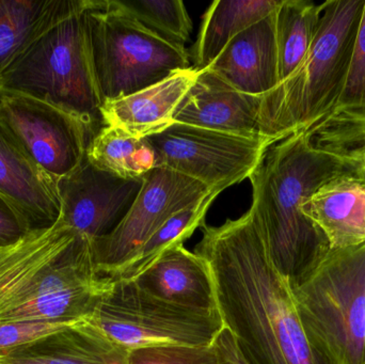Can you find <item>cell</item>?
Instances as JSON below:
<instances>
[{
    "instance_id": "cell-1",
    "label": "cell",
    "mask_w": 365,
    "mask_h": 364,
    "mask_svg": "<svg viewBox=\"0 0 365 364\" xmlns=\"http://www.w3.org/2000/svg\"><path fill=\"white\" fill-rule=\"evenodd\" d=\"M201 230L195 252L210 266L221 318L249 364H336L309 339L251 207Z\"/></svg>"
},
{
    "instance_id": "cell-2",
    "label": "cell",
    "mask_w": 365,
    "mask_h": 364,
    "mask_svg": "<svg viewBox=\"0 0 365 364\" xmlns=\"http://www.w3.org/2000/svg\"><path fill=\"white\" fill-rule=\"evenodd\" d=\"M342 162L313 145L307 130L272 143L249 180L257 224L279 273L291 288L304 281L331 245L302 211L304 203L339 175Z\"/></svg>"
},
{
    "instance_id": "cell-3",
    "label": "cell",
    "mask_w": 365,
    "mask_h": 364,
    "mask_svg": "<svg viewBox=\"0 0 365 364\" xmlns=\"http://www.w3.org/2000/svg\"><path fill=\"white\" fill-rule=\"evenodd\" d=\"M365 0L324 2L319 29L304 63L262 98L259 132L272 142L304 132L339 104L353 56Z\"/></svg>"
},
{
    "instance_id": "cell-4",
    "label": "cell",
    "mask_w": 365,
    "mask_h": 364,
    "mask_svg": "<svg viewBox=\"0 0 365 364\" xmlns=\"http://www.w3.org/2000/svg\"><path fill=\"white\" fill-rule=\"evenodd\" d=\"M86 11L45 32L19 56L0 78V92L57 107L78 120L92 139L104 123Z\"/></svg>"
},
{
    "instance_id": "cell-5",
    "label": "cell",
    "mask_w": 365,
    "mask_h": 364,
    "mask_svg": "<svg viewBox=\"0 0 365 364\" xmlns=\"http://www.w3.org/2000/svg\"><path fill=\"white\" fill-rule=\"evenodd\" d=\"M93 241L58 220L0 247V324L53 293L98 284Z\"/></svg>"
},
{
    "instance_id": "cell-6",
    "label": "cell",
    "mask_w": 365,
    "mask_h": 364,
    "mask_svg": "<svg viewBox=\"0 0 365 364\" xmlns=\"http://www.w3.org/2000/svg\"><path fill=\"white\" fill-rule=\"evenodd\" d=\"M292 290L309 339L336 364H365V243L330 250Z\"/></svg>"
},
{
    "instance_id": "cell-7",
    "label": "cell",
    "mask_w": 365,
    "mask_h": 364,
    "mask_svg": "<svg viewBox=\"0 0 365 364\" xmlns=\"http://www.w3.org/2000/svg\"><path fill=\"white\" fill-rule=\"evenodd\" d=\"M86 15L103 103L130 95L190 68L185 46L145 27L113 0H91Z\"/></svg>"
},
{
    "instance_id": "cell-8",
    "label": "cell",
    "mask_w": 365,
    "mask_h": 364,
    "mask_svg": "<svg viewBox=\"0 0 365 364\" xmlns=\"http://www.w3.org/2000/svg\"><path fill=\"white\" fill-rule=\"evenodd\" d=\"M128 350L154 346H210L225 328L219 310H200L163 301L134 281H115L93 318Z\"/></svg>"
},
{
    "instance_id": "cell-9",
    "label": "cell",
    "mask_w": 365,
    "mask_h": 364,
    "mask_svg": "<svg viewBox=\"0 0 365 364\" xmlns=\"http://www.w3.org/2000/svg\"><path fill=\"white\" fill-rule=\"evenodd\" d=\"M145 139L155 151L160 166L220 192L249 179L274 143L175 122Z\"/></svg>"
},
{
    "instance_id": "cell-10",
    "label": "cell",
    "mask_w": 365,
    "mask_h": 364,
    "mask_svg": "<svg viewBox=\"0 0 365 364\" xmlns=\"http://www.w3.org/2000/svg\"><path fill=\"white\" fill-rule=\"evenodd\" d=\"M143 180L138 197L119 226L93 241L96 266L102 277L113 280L160 227L212 192L201 182L163 166L145 173Z\"/></svg>"
},
{
    "instance_id": "cell-11",
    "label": "cell",
    "mask_w": 365,
    "mask_h": 364,
    "mask_svg": "<svg viewBox=\"0 0 365 364\" xmlns=\"http://www.w3.org/2000/svg\"><path fill=\"white\" fill-rule=\"evenodd\" d=\"M0 117L34 162L55 180L81 164L91 140L78 120L29 96L0 92Z\"/></svg>"
},
{
    "instance_id": "cell-12",
    "label": "cell",
    "mask_w": 365,
    "mask_h": 364,
    "mask_svg": "<svg viewBox=\"0 0 365 364\" xmlns=\"http://www.w3.org/2000/svg\"><path fill=\"white\" fill-rule=\"evenodd\" d=\"M143 185V177H118L85 155L72 172L57 180L60 219L92 241L106 236L125 217Z\"/></svg>"
},
{
    "instance_id": "cell-13",
    "label": "cell",
    "mask_w": 365,
    "mask_h": 364,
    "mask_svg": "<svg viewBox=\"0 0 365 364\" xmlns=\"http://www.w3.org/2000/svg\"><path fill=\"white\" fill-rule=\"evenodd\" d=\"M0 194L21 214L30 231L51 228L59 220L57 180L34 162L1 117Z\"/></svg>"
},
{
    "instance_id": "cell-14",
    "label": "cell",
    "mask_w": 365,
    "mask_h": 364,
    "mask_svg": "<svg viewBox=\"0 0 365 364\" xmlns=\"http://www.w3.org/2000/svg\"><path fill=\"white\" fill-rule=\"evenodd\" d=\"M262 98L237 91L210 71H200L175 111V122L247 138H263L257 122Z\"/></svg>"
},
{
    "instance_id": "cell-15",
    "label": "cell",
    "mask_w": 365,
    "mask_h": 364,
    "mask_svg": "<svg viewBox=\"0 0 365 364\" xmlns=\"http://www.w3.org/2000/svg\"><path fill=\"white\" fill-rule=\"evenodd\" d=\"M205 70L250 95L264 96L278 87L276 11L232 38Z\"/></svg>"
},
{
    "instance_id": "cell-16",
    "label": "cell",
    "mask_w": 365,
    "mask_h": 364,
    "mask_svg": "<svg viewBox=\"0 0 365 364\" xmlns=\"http://www.w3.org/2000/svg\"><path fill=\"white\" fill-rule=\"evenodd\" d=\"M197 75L190 66L130 95L106 100L101 106L103 123L137 138L163 132L175 123V111Z\"/></svg>"
},
{
    "instance_id": "cell-17",
    "label": "cell",
    "mask_w": 365,
    "mask_h": 364,
    "mask_svg": "<svg viewBox=\"0 0 365 364\" xmlns=\"http://www.w3.org/2000/svg\"><path fill=\"white\" fill-rule=\"evenodd\" d=\"M134 281L163 301L200 310H218L214 280L207 262L184 245L165 252Z\"/></svg>"
},
{
    "instance_id": "cell-18",
    "label": "cell",
    "mask_w": 365,
    "mask_h": 364,
    "mask_svg": "<svg viewBox=\"0 0 365 364\" xmlns=\"http://www.w3.org/2000/svg\"><path fill=\"white\" fill-rule=\"evenodd\" d=\"M128 356L130 350L86 318L0 358V364H130Z\"/></svg>"
},
{
    "instance_id": "cell-19",
    "label": "cell",
    "mask_w": 365,
    "mask_h": 364,
    "mask_svg": "<svg viewBox=\"0 0 365 364\" xmlns=\"http://www.w3.org/2000/svg\"><path fill=\"white\" fill-rule=\"evenodd\" d=\"M91 0H0V78L40 36Z\"/></svg>"
},
{
    "instance_id": "cell-20",
    "label": "cell",
    "mask_w": 365,
    "mask_h": 364,
    "mask_svg": "<svg viewBox=\"0 0 365 364\" xmlns=\"http://www.w3.org/2000/svg\"><path fill=\"white\" fill-rule=\"evenodd\" d=\"M331 249L365 243V185L346 173L319 187L302 205Z\"/></svg>"
},
{
    "instance_id": "cell-21",
    "label": "cell",
    "mask_w": 365,
    "mask_h": 364,
    "mask_svg": "<svg viewBox=\"0 0 365 364\" xmlns=\"http://www.w3.org/2000/svg\"><path fill=\"white\" fill-rule=\"evenodd\" d=\"M282 0H217L203 15L192 48V68L205 70L227 43L247 28L277 10Z\"/></svg>"
},
{
    "instance_id": "cell-22",
    "label": "cell",
    "mask_w": 365,
    "mask_h": 364,
    "mask_svg": "<svg viewBox=\"0 0 365 364\" xmlns=\"http://www.w3.org/2000/svg\"><path fill=\"white\" fill-rule=\"evenodd\" d=\"M323 6L324 2L282 0L277 9L279 85L304 63L317 36Z\"/></svg>"
},
{
    "instance_id": "cell-23",
    "label": "cell",
    "mask_w": 365,
    "mask_h": 364,
    "mask_svg": "<svg viewBox=\"0 0 365 364\" xmlns=\"http://www.w3.org/2000/svg\"><path fill=\"white\" fill-rule=\"evenodd\" d=\"M88 160L98 168L124 179H140L160 166L145 138H137L113 126L104 125L90 140Z\"/></svg>"
},
{
    "instance_id": "cell-24",
    "label": "cell",
    "mask_w": 365,
    "mask_h": 364,
    "mask_svg": "<svg viewBox=\"0 0 365 364\" xmlns=\"http://www.w3.org/2000/svg\"><path fill=\"white\" fill-rule=\"evenodd\" d=\"M219 194L220 192L218 190H212L205 198L175 214L145 241L137 256L113 280L130 281L136 279L150 269L165 252L178 246L184 245L185 241L192 236L195 231L205 224L206 213Z\"/></svg>"
},
{
    "instance_id": "cell-25",
    "label": "cell",
    "mask_w": 365,
    "mask_h": 364,
    "mask_svg": "<svg viewBox=\"0 0 365 364\" xmlns=\"http://www.w3.org/2000/svg\"><path fill=\"white\" fill-rule=\"evenodd\" d=\"M313 145L336 156L344 172L365 185V117L332 113L307 130Z\"/></svg>"
},
{
    "instance_id": "cell-26",
    "label": "cell",
    "mask_w": 365,
    "mask_h": 364,
    "mask_svg": "<svg viewBox=\"0 0 365 364\" xmlns=\"http://www.w3.org/2000/svg\"><path fill=\"white\" fill-rule=\"evenodd\" d=\"M145 27L184 46L190 38L192 21L181 0H113Z\"/></svg>"
},
{
    "instance_id": "cell-27",
    "label": "cell",
    "mask_w": 365,
    "mask_h": 364,
    "mask_svg": "<svg viewBox=\"0 0 365 364\" xmlns=\"http://www.w3.org/2000/svg\"><path fill=\"white\" fill-rule=\"evenodd\" d=\"M332 113L365 117V6L354 45L346 83L339 104Z\"/></svg>"
},
{
    "instance_id": "cell-28",
    "label": "cell",
    "mask_w": 365,
    "mask_h": 364,
    "mask_svg": "<svg viewBox=\"0 0 365 364\" xmlns=\"http://www.w3.org/2000/svg\"><path fill=\"white\" fill-rule=\"evenodd\" d=\"M130 364H219L210 346H154L130 350Z\"/></svg>"
},
{
    "instance_id": "cell-29",
    "label": "cell",
    "mask_w": 365,
    "mask_h": 364,
    "mask_svg": "<svg viewBox=\"0 0 365 364\" xmlns=\"http://www.w3.org/2000/svg\"><path fill=\"white\" fill-rule=\"evenodd\" d=\"M78 321L72 322H13L0 324V358L64 331Z\"/></svg>"
},
{
    "instance_id": "cell-30",
    "label": "cell",
    "mask_w": 365,
    "mask_h": 364,
    "mask_svg": "<svg viewBox=\"0 0 365 364\" xmlns=\"http://www.w3.org/2000/svg\"><path fill=\"white\" fill-rule=\"evenodd\" d=\"M30 232L17 209L0 194V247L19 241Z\"/></svg>"
},
{
    "instance_id": "cell-31",
    "label": "cell",
    "mask_w": 365,
    "mask_h": 364,
    "mask_svg": "<svg viewBox=\"0 0 365 364\" xmlns=\"http://www.w3.org/2000/svg\"><path fill=\"white\" fill-rule=\"evenodd\" d=\"M219 364H249L240 350L235 336L227 329H222L214 342Z\"/></svg>"
}]
</instances>
